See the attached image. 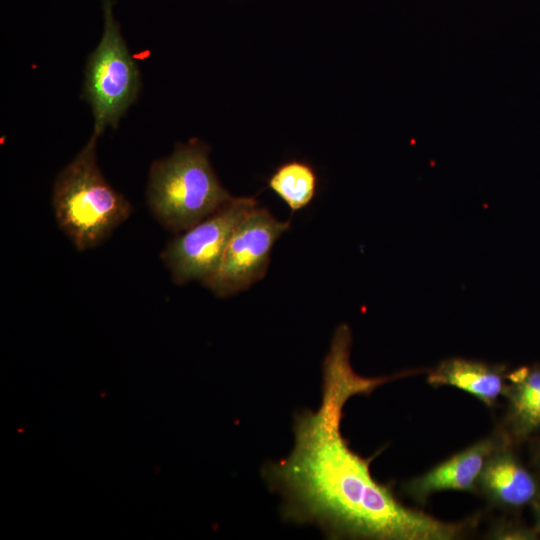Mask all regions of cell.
<instances>
[{
  "label": "cell",
  "instance_id": "1",
  "mask_svg": "<svg viewBox=\"0 0 540 540\" xmlns=\"http://www.w3.org/2000/svg\"><path fill=\"white\" fill-rule=\"evenodd\" d=\"M348 325H339L323 361L321 404L295 416L290 454L266 464L262 476L282 498L285 520L314 524L330 538L375 540H451L472 527L473 519L444 522L403 505L390 486L371 475L373 457L353 451L341 433L346 402L408 375L364 377L350 363Z\"/></svg>",
  "mask_w": 540,
  "mask_h": 540
},
{
  "label": "cell",
  "instance_id": "2",
  "mask_svg": "<svg viewBox=\"0 0 540 540\" xmlns=\"http://www.w3.org/2000/svg\"><path fill=\"white\" fill-rule=\"evenodd\" d=\"M209 152V146L193 138L178 143L169 156L150 166L147 206L155 220L175 235L233 199L217 178Z\"/></svg>",
  "mask_w": 540,
  "mask_h": 540
},
{
  "label": "cell",
  "instance_id": "3",
  "mask_svg": "<svg viewBox=\"0 0 540 540\" xmlns=\"http://www.w3.org/2000/svg\"><path fill=\"white\" fill-rule=\"evenodd\" d=\"M97 139L91 136L58 174L52 189L56 223L78 251L102 244L133 212L131 203L107 182L98 167Z\"/></svg>",
  "mask_w": 540,
  "mask_h": 540
},
{
  "label": "cell",
  "instance_id": "4",
  "mask_svg": "<svg viewBox=\"0 0 540 540\" xmlns=\"http://www.w3.org/2000/svg\"><path fill=\"white\" fill-rule=\"evenodd\" d=\"M104 28L100 42L89 55L83 97L90 104L99 137L106 127H116L134 103L141 87L140 72L129 52L113 13V0H100Z\"/></svg>",
  "mask_w": 540,
  "mask_h": 540
},
{
  "label": "cell",
  "instance_id": "5",
  "mask_svg": "<svg viewBox=\"0 0 540 540\" xmlns=\"http://www.w3.org/2000/svg\"><path fill=\"white\" fill-rule=\"evenodd\" d=\"M290 226L257 205L235 227L216 270L201 284L218 297L248 289L265 276L271 250Z\"/></svg>",
  "mask_w": 540,
  "mask_h": 540
},
{
  "label": "cell",
  "instance_id": "6",
  "mask_svg": "<svg viewBox=\"0 0 540 540\" xmlns=\"http://www.w3.org/2000/svg\"><path fill=\"white\" fill-rule=\"evenodd\" d=\"M257 206L253 197H233L220 209L176 234L160 253L172 281H205L216 270L232 232Z\"/></svg>",
  "mask_w": 540,
  "mask_h": 540
},
{
  "label": "cell",
  "instance_id": "7",
  "mask_svg": "<svg viewBox=\"0 0 540 540\" xmlns=\"http://www.w3.org/2000/svg\"><path fill=\"white\" fill-rule=\"evenodd\" d=\"M499 447L496 438H486L456 453L425 474L410 480L405 492L424 504L436 492L454 490L473 492L488 457Z\"/></svg>",
  "mask_w": 540,
  "mask_h": 540
},
{
  "label": "cell",
  "instance_id": "8",
  "mask_svg": "<svg viewBox=\"0 0 540 540\" xmlns=\"http://www.w3.org/2000/svg\"><path fill=\"white\" fill-rule=\"evenodd\" d=\"M478 486L492 502L509 508L532 503L539 494L533 475L500 446L486 460Z\"/></svg>",
  "mask_w": 540,
  "mask_h": 540
},
{
  "label": "cell",
  "instance_id": "9",
  "mask_svg": "<svg viewBox=\"0 0 540 540\" xmlns=\"http://www.w3.org/2000/svg\"><path fill=\"white\" fill-rule=\"evenodd\" d=\"M506 378L503 366L452 358L431 370L427 380L433 386L449 385L461 389L493 407L498 398L506 394Z\"/></svg>",
  "mask_w": 540,
  "mask_h": 540
},
{
  "label": "cell",
  "instance_id": "10",
  "mask_svg": "<svg viewBox=\"0 0 540 540\" xmlns=\"http://www.w3.org/2000/svg\"><path fill=\"white\" fill-rule=\"evenodd\" d=\"M508 425L517 437L540 430V366L522 367L507 376Z\"/></svg>",
  "mask_w": 540,
  "mask_h": 540
},
{
  "label": "cell",
  "instance_id": "11",
  "mask_svg": "<svg viewBox=\"0 0 540 540\" xmlns=\"http://www.w3.org/2000/svg\"><path fill=\"white\" fill-rule=\"evenodd\" d=\"M318 175L313 166L300 160L279 165L268 179V188L295 213L306 208L318 191Z\"/></svg>",
  "mask_w": 540,
  "mask_h": 540
},
{
  "label": "cell",
  "instance_id": "12",
  "mask_svg": "<svg viewBox=\"0 0 540 540\" xmlns=\"http://www.w3.org/2000/svg\"><path fill=\"white\" fill-rule=\"evenodd\" d=\"M532 504L536 520V529L540 533V494L537 495Z\"/></svg>",
  "mask_w": 540,
  "mask_h": 540
},
{
  "label": "cell",
  "instance_id": "13",
  "mask_svg": "<svg viewBox=\"0 0 540 540\" xmlns=\"http://www.w3.org/2000/svg\"><path fill=\"white\" fill-rule=\"evenodd\" d=\"M538 463H539V466H540V453L538 455Z\"/></svg>",
  "mask_w": 540,
  "mask_h": 540
}]
</instances>
